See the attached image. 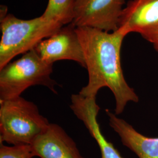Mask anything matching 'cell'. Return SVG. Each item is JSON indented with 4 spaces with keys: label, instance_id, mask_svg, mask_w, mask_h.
Here are the masks:
<instances>
[{
    "label": "cell",
    "instance_id": "obj_1",
    "mask_svg": "<svg viewBox=\"0 0 158 158\" xmlns=\"http://www.w3.org/2000/svg\"><path fill=\"white\" fill-rule=\"evenodd\" d=\"M76 31L89 74L88 83L79 94L96 97L102 88H109L115 98L117 115L123 113L128 102H139L135 91L127 83L121 67V49L125 36L118 31L108 32L89 27H77Z\"/></svg>",
    "mask_w": 158,
    "mask_h": 158
},
{
    "label": "cell",
    "instance_id": "obj_2",
    "mask_svg": "<svg viewBox=\"0 0 158 158\" xmlns=\"http://www.w3.org/2000/svg\"><path fill=\"white\" fill-rule=\"evenodd\" d=\"M63 26L42 15L24 20L9 14L1 17L0 69L12 59L35 49L43 40L56 33Z\"/></svg>",
    "mask_w": 158,
    "mask_h": 158
},
{
    "label": "cell",
    "instance_id": "obj_3",
    "mask_svg": "<svg viewBox=\"0 0 158 158\" xmlns=\"http://www.w3.org/2000/svg\"><path fill=\"white\" fill-rule=\"evenodd\" d=\"M34 102L21 96L0 100V142L31 145L50 125Z\"/></svg>",
    "mask_w": 158,
    "mask_h": 158
},
{
    "label": "cell",
    "instance_id": "obj_4",
    "mask_svg": "<svg viewBox=\"0 0 158 158\" xmlns=\"http://www.w3.org/2000/svg\"><path fill=\"white\" fill-rule=\"evenodd\" d=\"M53 64L44 61L34 49L0 69V100L20 97L29 87L44 85L56 93Z\"/></svg>",
    "mask_w": 158,
    "mask_h": 158
},
{
    "label": "cell",
    "instance_id": "obj_5",
    "mask_svg": "<svg viewBox=\"0 0 158 158\" xmlns=\"http://www.w3.org/2000/svg\"><path fill=\"white\" fill-rule=\"evenodd\" d=\"M125 0H76L72 24L108 32L118 28Z\"/></svg>",
    "mask_w": 158,
    "mask_h": 158
},
{
    "label": "cell",
    "instance_id": "obj_6",
    "mask_svg": "<svg viewBox=\"0 0 158 158\" xmlns=\"http://www.w3.org/2000/svg\"><path fill=\"white\" fill-rule=\"evenodd\" d=\"M117 31L127 36L139 34L150 43L158 37V0H130L119 19Z\"/></svg>",
    "mask_w": 158,
    "mask_h": 158
},
{
    "label": "cell",
    "instance_id": "obj_7",
    "mask_svg": "<svg viewBox=\"0 0 158 158\" xmlns=\"http://www.w3.org/2000/svg\"><path fill=\"white\" fill-rule=\"evenodd\" d=\"M41 59L49 64L62 60H73L85 68V56L76 27L72 23L63 26L35 48Z\"/></svg>",
    "mask_w": 158,
    "mask_h": 158
},
{
    "label": "cell",
    "instance_id": "obj_8",
    "mask_svg": "<svg viewBox=\"0 0 158 158\" xmlns=\"http://www.w3.org/2000/svg\"><path fill=\"white\" fill-rule=\"evenodd\" d=\"M77 118L83 122L91 136L96 140L101 151L102 158H123L112 143L103 135L97 121L100 108L96 102V97L73 94L70 106Z\"/></svg>",
    "mask_w": 158,
    "mask_h": 158
},
{
    "label": "cell",
    "instance_id": "obj_9",
    "mask_svg": "<svg viewBox=\"0 0 158 158\" xmlns=\"http://www.w3.org/2000/svg\"><path fill=\"white\" fill-rule=\"evenodd\" d=\"M31 145L35 156L40 158H84L73 139L56 124L51 123Z\"/></svg>",
    "mask_w": 158,
    "mask_h": 158
},
{
    "label": "cell",
    "instance_id": "obj_10",
    "mask_svg": "<svg viewBox=\"0 0 158 158\" xmlns=\"http://www.w3.org/2000/svg\"><path fill=\"white\" fill-rule=\"evenodd\" d=\"M109 124L118 134L123 145L135 153L139 158H158V138L143 135L115 114L106 110Z\"/></svg>",
    "mask_w": 158,
    "mask_h": 158
},
{
    "label": "cell",
    "instance_id": "obj_11",
    "mask_svg": "<svg viewBox=\"0 0 158 158\" xmlns=\"http://www.w3.org/2000/svg\"><path fill=\"white\" fill-rule=\"evenodd\" d=\"M76 0H49L45 11L42 16L46 19L62 24L71 23L73 19Z\"/></svg>",
    "mask_w": 158,
    "mask_h": 158
},
{
    "label": "cell",
    "instance_id": "obj_12",
    "mask_svg": "<svg viewBox=\"0 0 158 158\" xmlns=\"http://www.w3.org/2000/svg\"><path fill=\"white\" fill-rule=\"evenodd\" d=\"M35 156L31 145H4L0 142V158H32Z\"/></svg>",
    "mask_w": 158,
    "mask_h": 158
},
{
    "label": "cell",
    "instance_id": "obj_13",
    "mask_svg": "<svg viewBox=\"0 0 158 158\" xmlns=\"http://www.w3.org/2000/svg\"><path fill=\"white\" fill-rule=\"evenodd\" d=\"M153 46L155 49L158 52V37L152 43Z\"/></svg>",
    "mask_w": 158,
    "mask_h": 158
}]
</instances>
